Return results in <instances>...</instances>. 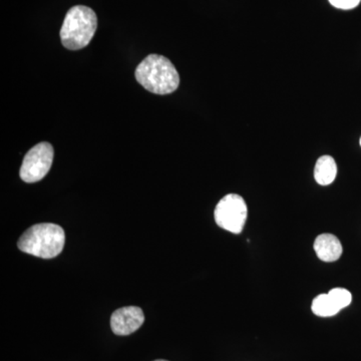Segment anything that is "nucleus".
<instances>
[{
	"mask_svg": "<svg viewBox=\"0 0 361 361\" xmlns=\"http://www.w3.org/2000/svg\"><path fill=\"white\" fill-rule=\"evenodd\" d=\"M329 295L331 297L334 304L339 310L348 307L349 304L353 301V295L350 292L345 288H334L329 292Z\"/></svg>",
	"mask_w": 361,
	"mask_h": 361,
	"instance_id": "9d476101",
	"label": "nucleus"
},
{
	"mask_svg": "<svg viewBox=\"0 0 361 361\" xmlns=\"http://www.w3.org/2000/svg\"><path fill=\"white\" fill-rule=\"evenodd\" d=\"M360 147H361V137H360Z\"/></svg>",
	"mask_w": 361,
	"mask_h": 361,
	"instance_id": "ddd939ff",
	"label": "nucleus"
},
{
	"mask_svg": "<svg viewBox=\"0 0 361 361\" xmlns=\"http://www.w3.org/2000/svg\"><path fill=\"white\" fill-rule=\"evenodd\" d=\"M361 0H329L330 4L336 8L349 11L355 8L360 4Z\"/></svg>",
	"mask_w": 361,
	"mask_h": 361,
	"instance_id": "9b49d317",
	"label": "nucleus"
},
{
	"mask_svg": "<svg viewBox=\"0 0 361 361\" xmlns=\"http://www.w3.org/2000/svg\"><path fill=\"white\" fill-rule=\"evenodd\" d=\"M54 155V148L49 142H39L30 149L20 167L21 180L25 183H35L44 179L51 170Z\"/></svg>",
	"mask_w": 361,
	"mask_h": 361,
	"instance_id": "39448f33",
	"label": "nucleus"
},
{
	"mask_svg": "<svg viewBox=\"0 0 361 361\" xmlns=\"http://www.w3.org/2000/svg\"><path fill=\"white\" fill-rule=\"evenodd\" d=\"M248 209L240 195L228 194L216 206L214 217L216 223L226 231L240 234L246 224Z\"/></svg>",
	"mask_w": 361,
	"mask_h": 361,
	"instance_id": "20e7f679",
	"label": "nucleus"
},
{
	"mask_svg": "<svg viewBox=\"0 0 361 361\" xmlns=\"http://www.w3.org/2000/svg\"><path fill=\"white\" fill-rule=\"evenodd\" d=\"M137 82L156 94L174 92L180 85V75L170 59L159 54H149L135 70Z\"/></svg>",
	"mask_w": 361,
	"mask_h": 361,
	"instance_id": "f257e3e1",
	"label": "nucleus"
},
{
	"mask_svg": "<svg viewBox=\"0 0 361 361\" xmlns=\"http://www.w3.org/2000/svg\"><path fill=\"white\" fill-rule=\"evenodd\" d=\"M317 257L324 262H334L341 257L343 248L336 235L324 233L315 239L313 245Z\"/></svg>",
	"mask_w": 361,
	"mask_h": 361,
	"instance_id": "0eeeda50",
	"label": "nucleus"
},
{
	"mask_svg": "<svg viewBox=\"0 0 361 361\" xmlns=\"http://www.w3.org/2000/svg\"><path fill=\"white\" fill-rule=\"evenodd\" d=\"M337 175L336 161L332 157L322 156L315 164L314 179L322 186H329Z\"/></svg>",
	"mask_w": 361,
	"mask_h": 361,
	"instance_id": "6e6552de",
	"label": "nucleus"
},
{
	"mask_svg": "<svg viewBox=\"0 0 361 361\" xmlns=\"http://www.w3.org/2000/svg\"><path fill=\"white\" fill-rule=\"evenodd\" d=\"M155 361H168V360H155Z\"/></svg>",
	"mask_w": 361,
	"mask_h": 361,
	"instance_id": "f8f14e48",
	"label": "nucleus"
},
{
	"mask_svg": "<svg viewBox=\"0 0 361 361\" xmlns=\"http://www.w3.org/2000/svg\"><path fill=\"white\" fill-rule=\"evenodd\" d=\"M145 322L144 312L137 306L120 308L111 314V327L114 334L118 336H127L134 334Z\"/></svg>",
	"mask_w": 361,
	"mask_h": 361,
	"instance_id": "423d86ee",
	"label": "nucleus"
},
{
	"mask_svg": "<svg viewBox=\"0 0 361 361\" xmlns=\"http://www.w3.org/2000/svg\"><path fill=\"white\" fill-rule=\"evenodd\" d=\"M97 28V14L92 8L85 6L71 7L59 33L61 42L70 51L84 49L92 42Z\"/></svg>",
	"mask_w": 361,
	"mask_h": 361,
	"instance_id": "7ed1b4c3",
	"label": "nucleus"
},
{
	"mask_svg": "<svg viewBox=\"0 0 361 361\" xmlns=\"http://www.w3.org/2000/svg\"><path fill=\"white\" fill-rule=\"evenodd\" d=\"M66 243L65 230L52 223H40L28 228L18 240L20 251L35 257L51 259L63 252Z\"/></svg>",
	"mask_w": 361,
	"mask_h": 361,
	"instance_id": "f03ea898",
	"label": "nucleus"
},
{
	"mask_svg": "<svg viewBox=\"0 0 361 361\" xmlns=\"http://www.w3.org/2000/svg\"><path fill=\"white\" fill-rule=\"evenodd\" d=\"M311 310L315 315L320 316V317H331L341 311L337 308L329 293L316 296L313 299Z\"/></svg>",
	"mask_w": 361,
	"mask_h": 361,
	"instance_id": "1a4fd4ad",
	"label": "nucleus"
}]
</instances>
